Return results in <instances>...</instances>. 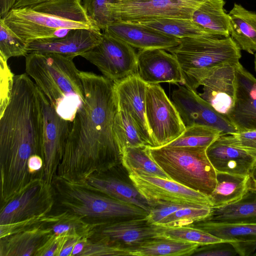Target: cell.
I'll list each match as a JSON object with an SVG mask.
<instances>
[{
    "label": "cell",
    "instance_id": "1",
    "mask_svg": "<svg viewBox=\"0 0 256 256\" xmlns=\"http://www.w3.org/2000/svg\"><path fill=\"white\" fill-rule=\"evenodd\" d=\"M84 102L72 122L56 176L84 184L90 175L122 165V154L114 122L118 104L114 82L80 71Z\"/></svg>",
    "mask_w": 256,
    "mask_h": 256
},
{
    "label": "cell",
    "instance_id": "11",
    "mask_svg": "<svg viewBox=\"0 0 256 256\" xmlns=\"http://www.w3.org/2000/svg\"><path fill=\"white\" fill-rule=\"evenodd\" d=\"M56 198L52 184L46 182L42 177L35 178L0 206V224L48 215L53 208Z\"/></svg>",
    "mask_w": 256,
    "mask_h": 256
},
{
    "label": "cell",
    "instance_id": "24",
    "mask_svg": "<svg viewBox=\"0 0 256 256\" xmlns=\"http://www.w3.org/2000/svg\"><path fill=\"white\" fill-rule=\"evenodd\" d=\"M203 220L256 224V189L252 187L236 202L220 207H212L209 216Z\"/></svg>",
    "mask_w": 256,
    "mask_h": 256
},
{
    "label": "cell",
    "instance_id": "50",
    "mask_svg": "<svg viewBox=\"0 0 256 256\" xmlns=\"http://www.w3.org/2000/svg\"><path fill=\"white\" fill-rule=\"evenodd\" d=\"M16 0H0V18H4L14 8Z\"/></svg>",
    "mask_w": 256,
    "mask_h": 256
},
{
    "label": "cell",
    "instance_id": "9",
    "mask_svg": "<svg viewBox=\"0 0 256 256\" xmlns=\"http://www.w3.org/2000/svg\"><path fill=\"white\" fill-rule=\"evenodd\" d=\"M146 117L152 147L166 146L186 130L175 106L160 84H147Z\"/></svg>",
    "mask_w": 256,
    "mask_h": 256
},
{
    "label": "cell",
    "instance_id": "13",
    "mask_svg": "<svg viewBox=\"0 0 256 256\" xmlns=\"http://www.w3.org/2000/svg\"><path fill=\"white\" fill-rule=\"evenodd\" d=\"M204 0H122L112 8L114 21L139 22L157 18L192 19Z\"/></svg>",
    "mask_w": 256,
    "mask_h": 256
},
{
    "label": "cell",
    "instance_id": "49",
    "mask_svg": "<svg viewBox=\"0 0 256 256\" xmlns=\"http://www.w3.org/2000/svg\"><path fill=\"white\" fill-rule=\"evenodd\" d=\"M82 238L78 235L68 236L62 246L58 256H71L75 244Z\"/></svg>",
    "mask_w": 256,
    "mask_h": 256
},
{
    "label": "cell",
    "instance_id": "54",
    "mask_svg": "<svg viewBox=\"0 0 256 256\" xmlns=\"http://www.w3.org/2000/svg\"><path fill=\"white\" fill-rule=\"evenodd\" d=\"M254 68H255V70L256 71V52L254 54Z\"/></svg>",
    "mask_w": 256,
    "mask_h": 256
},
{
    "label": "cell",
    "instance_id": "37",
    "mask_svg": "<svg viewBox=\"0 0 256 256\" xmlns=\"http://www.w3.org/2000/svg\"><path fill=\"white\" fill-rule=\"evenodd\" d=\"M227 117L238 132L256 130V99L236 98Z\"/></svg>",
    "mask_w": 256,
    "mask_h": 256
},
{
    "label": "cell",
    "instance_id": "39",
    "mask_svg": "<svg viewBox=\"0 0 256 256\" xmlns=\"http://www.w3.org/2000/svg\"><path fill=\"white\" fill-rule=\"evenodd\" d=\"M28 45L0 18V56L7 60L12 57L26 56L28 54Z\"/></svg>",
    "mask_w": 256,
    "mask_h": 256
},
{
    "label": "cell",
    "instance_id": "20",
    "mask_svg": "<svg viewBox=\"0 0 256 256\" xmlns=\"http://www.w3.org/2000/svg\"><path fill=\"white\" fill-rule=\"evenodd\" d=\"M103 33L118 38L140 50L162 48L168 50L176 46L180 39L137 23L114 21Z\"/></svg>",
    "mask_w": 256,
    "mask_h": 256
},
{
    "label": "cell",
    "instance_id": "52",
    "mask_svg": "<svg viewBox=\"0 0 256 256\" xmlns=\"http://www.w3.org/2000/svg\"><path fill=\"white\" fill-rule=\"evenodd\" d=\"M88 238V237H83L76 243L72 250L71 256H80Z\"/></svg>",
    "mask_w": 256,
    "mask_h": 256
},
{
    "label": "cell",
    "instance_id": "48",
    "mask_svg": "<svg viewBox=\"0 0 256 256\" xmlns=\"http://www.w3.org/2000/svg\"><path fill=\"white\" fill-rule=\"evenodd\" d=\"M68 234L52 235L39 249L36 256H58L62 246Z\"/></svg>",
    "mask_w": 256,
    "mask_h": 256
},
{
    "label": "cell",
    "instance_id": "42",
    "mask_svg": "<svg viewBox=\"0 0 256 256\" xmlns=\"http://www.w3.org/2000/svg\"><path fill=\"white\" fill-rule=\"evenodd\" d=\"M236 98L256 99V78L240 64L236 66Z\"/></svg>",
    "mask_w": 256,
    "mask_h": 256
},
{
    "label": "cell",
    "instance_id": "26",
    "mask_svg": "<svg viewBox=\"0 0 256 256\" xmlns=\"http://www.w3.org/2000/svg\"><path fill=\"white\" fill-rule=\"evenodd\" d=\"M228 14L230 36L241 50L254 54L256 52V12L234 4Z\"/></svg>",
    "mask_w": 256,
    "mask_h": 256
},
{
    "label": "cell",
    "instance_id": "28",
    "mask_svg": "<svg viewBox=\"0 0 256 256\" xmlns=\"http://www.w3.org/2000/svg\"><path fill=\"white\" fill-rule=\"evenodd\" d=\"M200 246L196 243L166 238H154L129 248L130 256H191Z\"/></svg>",
    "mask_w": 256,
    "mask_h": 256
},
{
    "label": "cell",
    "instance_id": "17",
    "mask_svg": "<svg viewBox=\"0 0 256 256\" xmlns=\"http://www.w3.org/2000/svg\"><path fill=\"white\" fill-rule=\"evenodd\" d=\"M163 226L148 222L146 217L110 222H98L94 234L130 248L157 238Z\"/></svg>",
    "mask_w": 256,
    "mask_h": 256
},
{
    "label": "cell",
    "instance_id": "6",
    "mask_svg": "<svg viewBox=\"0 0 256 256\" xmlns=\"http://www.w3.org/2000/svg\"><path fill=\"white\" fill-rule=\"evenodd\" d=\"M240 50L230 36H200L180 38L176 46L167 50L176 57L184 74L225 62H239Z\"/></svg>",
    "mask_w": 256,
    "mask_h": 256
},
{
    "label": "cell",
    "instance_id": "33",
    "mask_svg": "<svg viewBox=\"0 0 256 256\" xmlns=\"http://www.w3.org/2000/svg\"><path fill=\"white\" fill-rule=\"evenodd\" d=\"M122 165L128 174L142 172L152 176L170 179L148 154L146 146L129 147L122 152Z\"/></svg>",
    "mask_w": 256,
    "mask_h": 256
},
{
    "label": "cell",
    "instance_id": "5",
    "mask_svg": "<svg viewBox=\"0 0 256 256\" xmlns=\"http://www.w3.org/2000/svg\"><path fill=\"white\" fill-rule=\"evenodd\" d=\"M147 151L172 180L209 196L216 184V172L210 161L206 147L146 146Z\"/></svg>",
    "mask_w": 256,
    "mask_h": 256
},
{
    "label": "cell",
    "instance_id": "19",
    "mask_svg": "<svg viewBox=\"0 0 256 256\" xmlns=\"http://www.w3.org/2000/svg\"><path fill=\"white\" fill-rule=\"evenodd\" d=\"M147 84L138 74L114 82L117 104L132 116L146 146H153L146 117V91Z\"/></svg>",
    "mask_w": 256,
    "mask_h": 256
},
{
    "label": "cell",
    "instance_id": "23",
    "mask_svg": "<svg viewBox=\"0 0 256 256\" xmlns=\"http://www.w3.org/2000/svg\"><path fill=\"white\" fill-rule=\"evenodd\" d=\"M52 236L42 224L29 230L0 238V256H36L39 249Z\"/></svg>",
    "mask_w": 256,
    "mask_h": 256
},
{
    "label": "cell",
    "instance_id": "55",
    "mask_svg": "<svg viewBox=\"0 0 256 256\" xmlns=\"http://www.w3.org/2000/svg\"><path fill=\"white\" fill-rule=\"evenodd\" d=\"M252 188H254L255 189H256V182L254 181V180H253V183H252Z\"/></svg>",
    "mask_w": 256,
    "mask_h": 256
},
{
    "label": "cell",
    "instance_id": "43",
    "mask_svg": "<svg viewBox=\"0 0 256 256\" xmlns=\"http://www.w3.org/2000/svg\"><path fill=\"white\" fill-rule=\"evenodd\" d=\"M0 114L9 102L14 83V76L8 64V60L0 56Z\"/></svg>",
    "mask_w": 256,
    "mask_h": 256
},
{
    "label": "cell",
    "instance_id": "21",
    "mask_svg": "<svg viewBox=\"0 0 256 256\" xmlns=\"http://www.w3.org/2000/svg\"><path fill=\"white\" fill-rule=\"evenodd\" d=\"M102 30L88 28L71 30L64 37L38 40L28 44V52L56 53L75 58L98 45L102 40Z\"/></svg>",
    "mask_w": 256,
    "mask_h": 256
},
{
    "label": "cell",
    "instance_id": "34",
    "mask_svg": "<svg viewBox=\"0 0 256 256\" xmlns=\"http://www.w3.org/2000/svg\"><path fill=\"white\" fill-rule=\"evenodd\" d=\"M114 130L122 154L126 148L146 146L132 116L118 104Z\"/></svg>",
    "mask_w": 256,
    "mask_h": 256
},
{
    "label": "cell",
    "instance_id": "22",
    "mask_svg": "<svg viewBox=\"0 0 256 256\" xmlns=\"http://www.w3.org/2000/svg\"><path fill=\"white\" fill-rule=\"evenodd\" d=\"M116 168L94 174L82 184L92 190L135 204L150 212L152 208L150 204L140 194L130 179L126 180L120 176Z\"/></svg>",
    "mask_w": 256,
    "mask_h": 256
},
{
    "label": "cell",
    "instance_id": "8",
    "mask_svg": "<svg viewBox=\"0 0 256 256\" xmlns=\"http://www.w3.org/2000/svg\"><path fill=\"white\" fill-rule=\"evenodd\" d=\"M8 28L26 44L64 36L71 30H101L96 25L76 22L26 7L12 8L2 18Z\"/></svg>",
    "mask_w": 256,
    "mask_h": 256
},
{
    "label": "cell",
    "instance_id": "29",
    "mask_svg": "<svg viewBox=\"0 0 256 256\" xmlns=\"http://www.w3.org/2000/svg\"><path fill=\"white\" fill-rule=\"evenodd\" d=\"M84 218L65 210L62 212L47 215L42 225L51 231L52 235H78L90 237L98 222L89 223Z\"/></svg>",
    "mask_w": 256,
    "mask_h": 256
},
{
    "label": "cell",
    "instance_id": "15",
    "mask_svg": "<svg viewBox=\"0 0 256 256\" xmlns=\"http://www.w3.org/2000/svg\"><path fill=\"white\" fill-rule=\"evenodd\" d=\"M172 102L186 127L194 125L208 126L222 134L238 132L227 116L218 112L192 88L178 85L172 91Z\"/></svg>",
    "mask_w": 256,
    "mask_h": 256
},
{
    "label": "cell",
    "instance_id": "36",
    "mask_svg": "<svg viewBox=\"0 0 256 256\" xmlns=\"http://www.w3.org/2000/svg\"><path fill=\"white\" fill-rule=\"evenodd\" d=\"M157 238H166L192 242L200 246L207 245L224 242L202 229L190 225L180 226L164 227Z\"/></svg>",
    "mask_w": 256,
    "mask_h": 256
},
{
    "label": "cell",
    "instance_id": "12",
    "mask_svg": "<svg viewBox=\"0 0 256 256\" xmlns=\"http://www.w3.org/2000/svg\"><path fill=\"white\" fill-rule=\"evenodd\" d=\"M128 176L152 208L162 204L212 207L208 196L172 180L142 172H132L128 174Z\"/></svg>",
    "mask_w": 256,
    "mask_h": 256
},
{
    "label": "cell",
    "instance_id": "7",
    "mask_svg": "<svg viewBox=\"0 0 256 256\" xmlns=\"http://www.w3.org/2000/svg\"><path fill=\"white\" fill-rule=\"evenodd\" d=\"M238 63L225 62L210 68L189 71L184 74V85L195 92L202 86L200 96L218 112L228 116L236 100Z\"/></svg>",
    "mask_w": 256,
    "mask_h": 256
},
{
    "label": "cell",
    "instance_id": "41",
    "mask_svg": "<svg viewBox=\"0 0 256 256\" xmlns=\"http://www.w3.org/2000/svg\"><path fill=\"white\" fill-rule=\"evenodd\" d=\"M116 2L117 0H82L88 16L102 31L114 22L111 10Z\"/></svg>",
    "mask_w": 256,
    "mask_h": 256
},
{
    "label": "cell",
    "instance_id": "30",
    "mask_svg": "<svg viewBox=\"0 0 256 256\" xmlns=\"http://www.w3.org/2000/svg\"><path fill=\"white\" fill-rule=\"evenodd\" d=\"M190 226L206 230L224 241L235 243L256 242V224L219 222L202 220Z\"/></svg>",
    "mask_w": 256,
    "mask_h": 256
},
{
    "label": "cell",
    "instance_id": "46",
    "mask_svg": "<svg viewBox=\"0 0 256 256\" xmlns=\"http://www.w3.org/2000/svg\"><path fill=\"white\" fill-rule=\"evenodd\" d=\"M234 142L256 157V130L230 134Z\"/></svg>",
    "mask_w": 256,
    "mask_h": 256
},
{
    "label": "cell",
    "instance_id": "16",
    "mask_svg": "<svg viewBox=\"0 0 256 256\" xmlns=\"http://www.w3.org/2000/svg\"><path fill=\"white\" fill-rule=\"evenodd\" d=\"M137 66L138 76L147 84H185L184 74L179 62L166 50H140L137 53Z\"/></svg>",
    "mask_w": 256,
    "mask_h": 256
},
{
    "label": "cell",
    "instance_id": "44",
    "mask_svg": "<svg viewBox=\"0 0 256 256\" xmlns=\"http://www.w3.org/2000/svg\"><path fill=\"white\" fill-rule=\"evenodd\" d=\"M238 254L230 242L224 241L207 245L200 246L192 256H235Z\"/></svg>",
    "mask_w": 256,
    "mask_h": 256
},
{
    "label": "cell",
    "instance_id": "10",
    "mask_svg": "<svg viewBox=\"0 0 256 256\" xmlns=\"http://www.w3.org/2000/svg\"><path fill=\"white\" fill-rule=\"evenodd\" d=\"M102 34L101 42L80 56L96 66L104 77L113 82L138 74L137 53L134 48Z\"/></svg>",
    "mask_w": 256,
    "mask_h": 256
},
{
    "label": "cell",
    "instance_id": "40",
    "mask_svg": "<svg viewBox=\"0 0 256 256\" xmlns=\"http://www.w3.org/2000/svg\"><path fill=\"white\" fill-rule=\"evenodd\" d=\"M130 256V250L106 238L92 234L90 237L80 256Z\"/></svg>",
    "mask_w": 256,
    "mask_h": 256
},
{
    "label": "cell",
    "instance_id": "3",
    "mask_svg": "<svg viewBox=\"0 0 256 256\" xmlns=\"http://www.w3.org/2000/svg\"><path fill=\"white\" fill-rule=\"evenodd\" d=\"M74 57L32 52L26 56V74L48 98L56 113L72 122L84 102V92Z\"/></svg>",
    "mask_w": 256,
    "mask_h": 256
},
{
    "label": "cell",
    "instance_id": "35",
    "mask_svg": "<svg viewBox=\"0 0 256 256\" xmlns=\"http://www.w3.org/2000/svg\"><path fill=\"white\" fill-rule=\"evenodd\" d=\"M221 134L220 131L208 126L194 125L186 128L178 138L164 146L208 148Z\"/></svg>",
    "mask_w": 256,
    "mask_h": 256
},
{
    "label": "cell",
    "instance_id": "38",
    "mask_svg": "<svg viewBox=\"0 0 256 256\" xmlns=\"http://www.w3.org/2000/svg\"><path fill=\"white\" fill-rule=\"evenodd\" d=\"M210 206H186L170 214L156 224L164 227L188 226L206 218Z\"/></svg>",
    "mask_w": 256,
    "mask_h": 256
},
{
    "label": "cell",
    "instance_id": "51",
    "mask_svg": "<svg viewBox=\"0 0 256 256\" xmlns=\"http://www.w3.org/2000/svg\"><path fill=\"white\" fill-rule=\"evenodd\" d=\"M50 0H16L13 8L31 7Z\"/></svg>",
    "mask_w": 256,
    "mask_h": 256
},
{
    "label": "cell",
    "instance_id": "56",
    "mask_svg": "<svg viewBox=\"0 0 256 256\" xmlns=\"http://www.w3.org/2000/svg\"><path fill=\"white\" fill-rule=\"evenodd\" d=\"M252 256H256V251L254 252Z\"/></svg>",
    "mask_w": 256,
    "mask_h": 256
},
{
    "label": "cell",
    "instance_id": "32",
    "mask_svg": "<svg viewBox=\"0 0 256 256\" xmlns=\"http://www.w3.org/2000/svg\"><path fill=\"white\" fill-rule=\"evenodd\" d=\"M28 8L62 18L95 24L84 6L82 0H50Z\"/></svg>",
    "mask_w": 256,
    "mask_h": 256
},
{
    "label": "cell",
    "instance_id": "47",
    "mask_svg": "<svg viewBox=\"0 0 256 256\" xmlns=\"http://www.w3.org/2000/svg\"><path fill=\"white\" fill-rule=\"evenodd\" d=\"M186 206H192L174 204H157L152 208L148 215L146 216V218L148 222L156 224L160 221L170 214Z\"/></svg>",
    "mask_w": 256,
    "mask_h": 256
},
{
    "label": "cell",
    "instance_id": "4",
    "mask_svg": "<svg viewBox=\"0 0 256 256\" xmlns=\"http://www.w3.org/2000/svg\"><path fill=\"white\" fill-rule=\"evenodd\" d=\"M52 185L60 204L84 218L110 222L146 217L149 212L135 204L120 200L55 176Z\"/></svg>",
    "mask_w": 256,
    "mask_h": 256
},
{
    "label": "cell",
    "instance_id": "14",
    "mask_svg": "<svg viewBox=\"0 0 256 256\" xmlns=\"http://www.w3.org/2000/svg\"><path fill=\"white\" fill-rule=\"evenodd\" d=\"M43 120L42 158L43 178L52 184L62 160L72 122L62 118L40 90Z\"/></svg>",
    "mask_w": 256,
    "mask_h": 256
},
{
    "label": "cell",
    "instance_id": "27",
    "mask_svg": "<svg viewBox=\"0 0 256 256\" xmlns=\"http://www.w3.org/2000/svg\"><path fill=\"white\" fill-rule=\"evenodd\" d=\"M216 186L208 196L212 207L224 206L241 199L252 188L250 175L216 172Z\"/></svg>",
    "mask_w": 256,
    "mask_h": 256
},
{
    "label": "cell",
    "instance_id": "57",
    "mask_svg": "<svg viewBox=\"0 0 256 256\" xmlns=\"http://www.w3.org/2000/svg\"><path fill=\"white\" fill-rule=\"evenodd\" d=\"M120 0H117V2H116V3H118V2L120 1Z\"/></svg>",
    "mask_w": 256,
    "mask_h": 256
},
{
    "label": "cell",
    "instance_id": "25",
    "mask_svg": "<svg viewBox=\"0 0 256 256\" xmlns=\"http://www.w3.org/2000/svg\"><path fill=\"white\" fill-rule=\"evenodd\" d=\"M224 0H204L194 12L192 20L210 36H230V21Z\"/></svg>",
    "mask_w": 256,
    "mask_h": 256
},
{
    "label": "cell",
    "instance_id": "53",
    "mask_svg": "<svg viewBox=\"0 0 256 256\" xmlns=\"http://www.w3.org/2000/svg\"><path fill=\"white\" fill-rule=\"evenodd\" d=\"M250 176L252 180L256 182V162L250 172Z\"/></svg>",
    "mask_w": 256,
    "mask_h": 256
},
{
    "label": "cell",
    "instance_id": "45",
    "mask_svg": "<svg viewBox=\"0 0 256 256\" xmlns=\"http://www.w3.org/2000/svg\"><path fill=\"white\" fill-rule=\"evenodd\" d=\"M46 216H36L10 224H0V238L38 226Z\"/></svg>",
    "mask_w": 256,
    "mask_h": 256
},
{
    "label": "cell",
    "instance_id": "31",
    "mask_svg": "<svg viewBox=\"0 0 256 256\" xmlns=\"http://www.w3.org/2000/svg\"><path fill=\"white\" fill-rule=\"evenodd\" d=\"M132 22L146 26L179 39L200 36H210L205 30L192 19L157 18Z\"/></svg>",
    "mask_w": 256,
    "mask_h": 256
},
{
    "label": "cell",
    "instance_id": "18",
    "mask_svg": "<svg viewBox=\"0 0 256 256\" xmlns=\"http://www.w3.org/2000/svg\"><path fill=\"white\" fill-rule=\"evenodd\" d=\"M206 152L216 172L250 175L256 162V157L234 142L230 134H220Z\"/></svg>",
    "mask_w": 256,
    "mask_h": 256
},
{
    "label": "cell",
    "instance_id": "2",
    "mask_svg": "<svg viewBox=\"0 0 256 256\" xmlns=\"http://www.w3.org/2000/svg\"><path fill=\"white\" fill-rule=\"evenodd\" d=\"M42 112L40 92L26 74L14 76L8 103L0 114V204L36 177L29 172V158H42Z\"/></svg>",
    "mask_w": 256,
    "mask_h": 256
}]
</instances>
